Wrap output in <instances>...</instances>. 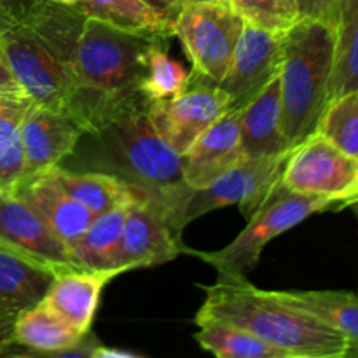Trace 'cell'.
Listing matches in <instances>:
<instances>
[{"label": "cell", "mask_w": 358, "mask_h": 358, "mask_svg": "<svg viewBox=\"0 0 358 358\" xmlns=\"http://www.w3.org/2000/svg\"><path fill=\"white\" fill-rule=\"evenodd\" d=\"M80 170L115 175L145 189L163 205L168 219L182 231L180 212L189 196L182 178V156L159 135L142 93L115 103L93 128L80 136Z\"/></svg>", "instance_id": "cell-1"}, {"label": "cell", "mask_w": 358, "mask_h": 358, "mask_svg": "<svg viewBox=\"0 0 358 358\" xmlns=\"http://www.w3.org/2000/svg\"><path fill=\"white\" fill-rule=\"evenodd\" d=\"M194 320H222L252 332L289 358H346L348 343L315 315L290 306L276 290H262L247 276L222 275L203 287Z\"/></svg>", "instance_id": "cell-2"}, {"label": "cell", "mask_w": 358, "mask_h": 358, "mask_svg": "<svg viewBox=\"0 0 358 358\" xmlns=\"http://www.w3.org/2000/svg\"><path fill=\"white\" fill-rule=\"evenodd\" d=\"M159 35L164 34H135L94 17L84 20L73 52L76 98L69 112L83 133L117 101L140 93L147 56Z\"/></svg>", "instance_id": "cell-3"}, {"label": "cell", "mask_w": 358, "mask_h": 358, "mask_svg": "<svg viewBox=\"0 0 358 358\" xmlns=\"http://www.w3.org/2000/svg\"><path fill=\"white\" fill-rule=\"evenodd\" d=\"M282 45V128L292 149L317 131L327 105L336 55L334 24L320 17H299L283 34Z\"/></svg>", "instance_id": "cell-4"}, {"label": "cell", "mask_w": 358, "mask_h": 358, "mask_svg": "<svg viewBox=\"0 0 358 358\" xmlns=\"http://www.w3.org/2000/svg\"><path fill=\"white\" fill-rule=\"evenodd\" d=\"M339 208H343L341 203L334 199L294 192L278 180L268 198L248 217L245 229L229 245L213 252L185 248V254L196 255L222 275L247 276L257 266L269 241L282 236L315 213Z\"/></svg>", "instance_id": "cell-5"}, {"label": "cell", "mask_w": 358, "mask_h": 358, "mask_svg": "<svg viewBox=\"0 0 358 358\" xmlns=\"http://www.w3.org/2000/svg\"><path fill=\"white\" fill-rule=\"evenodd\" d=\"M0 48L20 84L34 103L69 115L76 83L66 63L24 21L0 23Z\"/></svg>", "instance_id": "cell-6"}, {"label": "cell", "mask_w": 358, "mask_h": 358, "mask_svg": "<svg viewBox=\"0 0 358 358\" xmlns=\"http://www.w3.org/2000/svg\"><path fill=\"white\" fill-rule=\"evenodd\" d=\"M245 20L229 0L191 3L171 21V37L180 41L192 72L220 84L229 70Z\"/></svg>", "instance_id": "cell-7"}, {"label": "cell", "mask_w": 358, "mask_h": 358, "mask_svg": "<svg viewBox=\"0 0 358 358\" xmlns=\"http://www.w3.org/2000/svg\"><path fill=\"white\" fill-rule=\"evenodd\" d=\"M280 182L301 194L341 203L358 196V159L315 131L290 149Z\"/></svg>", "instance_id": "cell-8"}, {"label": "cell", "mask_w": 358, "mask_h": 358, "mask_svg": "<svg viewBox=\"0 0 358 358\" xmlns=\"http://www.w3.org/2000/svg\"><path fill=\"white\" fill-rule=\"evenodd\" d=\"M289 152L290 150L275 156L243 157L236 166L227 170L208 185L191 189L182 205V227L205 213L233 205H236L248 219L280 180Z\"/></svg>", "instance_id": "cell-9"}, {"label": "cell", "mask_w": 358, "mask_h": 358, "mask_svg": "<svg viewBox=\"0 0 358 358\" xmlns=\"http://www.w3.org/2000/svg\"><path fill=\"white\" fill-rule=\"evenodd\" d=\"M227 108H231V100L226 91L194 72H191L187 87L177 96L149 101L154 126L180 156Z\"/></svg>", "instance_id": "cell-10"}, {"label": "cell", "mask_w": 358, "mask_h": 358, "mask_svg": "<svg viewBox=\"0 0 358 358\" xmlns=\"http://www.w3.org/2000/svg\"><path fill=\"white\" fill-rule=\"evenodd\" d=\"M185 248L180 231L175 229L161 203L152 194L128 206L117 269L128 273L166 264L185 254Z\"/></svg>", "instance_id": "cell-11"}, {"label": "cell", "mask_w": 358, "mask_h": 358, "mask_svg": "<svg viewBox=\"0 0 358 358\" xmlns=\"http://www.w3.org/2000/svg\"><path fill=\"white\" fill-rule=\"evenodd\" d=\"M283 34L262 30L245 21L229 70L219 84L231 100V107H243L282 69Z\"/></svg>", "instance_id": "cell-12"}, {"label": "cell", "mask_w": 358, "mask_h": 358, "mask_svg": "<svg viewBox=\"0 0 358 358\" xmlns=\"http://www.w3.org/2000/svg\"><path fill=\"white\" fill-rule=\"evenodd\" d=\"M0 245L56 271L80 268L72 248L63 243L37 212L14 192H0Z\"/></svg>", "instance_id": "cell-13"}, {"label": "cell", "mask_w": 358, "mask_h": 358, "mask_svg": "<svg viewBox=\"0 0 358 358\" xmlns=\"http://www.w3.org/2000/svg\"><path fill=\"white\" fill-rule=\"evenodd\" d=\"M14 343L20 346L16 357H79L93 358L100 339L90 331L79 334L59 317L44 299L21 311L14 320Z\"/></svg>", "instance_id": "cell-14"}, {"label": "cell", "mask_w": 358, "mask_h": 358, "mask_svg": "<svg viewBox=\"0 0 358 358\" xmlns=\"http://www.w3.org/2000/svg\"><path fill=\"white\" fill-rule=\"evenodd\" d=\"M80 136L83 129L70 115L30 101L21 121L23 178L59 166L63 159L72 156Z\"/></svg>", "instance_id": "cell-15"}, {"label": "cell", "mask_w": 358, "mask_h": 358, "mask_svg": "<svg viewBox=\"0 0 358 358\" xmlns=\"http://www.w3.org/2000/svg\"><path fill=\"white\" fill-rule=\"evenodd\" d=\"M240 115L241 108H227L182 154V178L189 187H205L243 159Z\"/></svg>", "instance_id": "cell-16"}, {"label": "cell", "mask_w": 358, "mask_h": 358, "mask_svg": "<svg viewBox=\"0 0 358 358\" xmlns=\"http://www.w3.org/2000/svg\"><path fill=\"white\" fill-rule=\"evenodd\" d=\"M13 192L28 203L48 224L49 229L70 248L83 238L96 217L77 199L66 194L49 170L23 178Z\"/></svg>", "instance_id": "cell-17"}, {"label": "cell", "mask_w": 358, "mask_h": 358, "mask_svg": "<svg viewBox=\"0 0 358 358\" xmlns=\"http://www.w3.org/2000/svg\"><path fill=\"white\" fill-rule=\"evenodd\" d=\"M119 275L122 273L117 269H62L56 273L44 303L84 336L93 327L101 292Z\"/></svg>", "instance_id": "cell-18"}, {"label": "cell", "mask_w": 358, "mask_h": 358, "mask_svg": "<svg viewBox=\"0 0 358 358\" xmlns=\"http://www.w3.org/2000/svg\"><path fill=\"white\" fill-rule=\"evenodd\" d=\"M240 108L241 150L245 157L275 156L290 150L282 128L280 73Z\"/></svg>", "instance_id": "cell-19"}, {"label": "cell", "mask_w": 358, "mask_h": 358, "mask_svg": "<svg viewBox=\"0 0 358 358\" xmlns=\"http://www.w3.org/2000/svg\"><path fill=\"white\" fill-rule=\"evenodd\" d=\"M56 269L0 245V317L16 320L21 311L41 303Z\"/></svg>", "instance_id": "cell-20"}, {"label": "cell", "mask_w": 358, "mask_h": 358, "mask_svg": "<svg viewBox=\"0 0 358 358\" xmlns=\"http://www.w3.org/2000/svg\"><path fill=\"white\" fill-rule=\"evenodd\" d=\"M59 187L72 196L73 199L86 206L94 215L131 205L138 199L147 198L150 192L133 185L115 175L94 170H70V168L55 166L49 170Z\"/></svg>", "instance_id": "cell-21"}, {"label": "cell", "mask_w": 358, "mask_h": 358, "mask_svg": "<svg viewBox=\"0 0 358 358\" xmlns=\"http://www.w3.org/2000/svg\"><path fill=\"white\" fill-rule=\"evenodd\" d=\"M280 299L331 325L348 343L346 357L358 358V292L352 290H280Z\"/></svg>", "instance_id": "cell-22"}, {"label": "cell", "mask_w": 358, "mask_h": 358, "mask_svg": "<svg viewBox=\"0 0 358 358\" xmlns=\"http://www.w3.org/2000/svg\"><path fill=\"white\" fill-rule=\"evenodd\" d=\"M332 24L336 55L327 103L358 90V0H334Z\"/></svg>", "instance_id": "cell-23"}, {"label": "cell", "mask_w": 358, "mask_h": 358, "mask_svg": "<svg viewBox=\"0 0 358 358\" xmlns=\"http://www.w3.org/2000/svg\"><path fill=\"white\" fill-rule=\"evenodd\" d=\"M128 206L108 210L94 217L79 241L72 247L73 257L83 269H117ZM121 271V269H117ZM122 273V271H121Z\"/></svg>", "instance_id": "cell-24"}, {"label": "cell", "mask_w": 358, "mask_h": 358, "mask_svg": "<svg viewBox=\"0 0 358 358\" xmlns=\"http://www.w3.org/2000/svg\"><path fill=\"white\" fill-rule=\"evenodd\" d=\"M194 339L205 352L220 358H289L285 352L252 332L222 320H194Z\"/></svg>", "instance_id": "cell-25"}, {"label": "cell", "mask_w": 358, "mask_h": 358, "mask_svg": "<svg viewBox=\"0 0 358 358\" xmlns=\"http://www.w3.org/2000/svg\"><path fill=\"white\" fill-rule=\"evenodd\" d=\"M30 101L24 94L0 93V192H13L23 178L21 121Z\"/></svg>", "instance_id": "cell-26"}, {"label": "cell", "mask_w": 358, "mask_h": 358, "mask_svg": "<svg viewBox=\"0 0 358 358\" xmlns=\"http://www.w3.org/2000/svg\"><path fill=\"white\" fill-rule=\"evenodd\" d=\"M77 9L86 17H94L126 31L170 35V24L145 0H79Z\"/></svg>", "instance_id": "cell-27"}, {"label": "cell", "mask_w": 358, "mask_h": 358, "mask_svg": "<svg viewBox=\"0 0 358 358\" xmlns=\"http://www.w3.org/2000/svg\"><path fill=\"white\" fill-rule=\"evenodd\" d=\"M168 35H159L154 41L147 56L145 76L140 84V93L149 101L168 100L187 87L191 73L180 62L171 58L164 48Z\"/></svg>", "instance_id": "cell-28"}, {"label": "cell", "mask_w": 358, "mask_h": 358, "mask_svg": "<svg viewBox=\"0 0 358 358\" xmlns=\"http://www.w3.org/2000/svg\"><path fill=\"white\" fill-rule=\"evenodd\" d=\"M317 131L343 152L358 159V90L325 105Z\"/></svg>", "instance_id": "cell-29"}, {"label": "cell", "mask_w": 358, "mask_h": 358, "mask_svg": "<svg viewBox=\"0 0 358 358\" xmlns=\"http://www.w3.org/2000/svg\"><path fill=\"white\" fill-rule=\"evenodd\" d=\"M247 23L273 34H285L297 20L294 0H229Z\"/></svg>", "instance_id": "cell-30"}, {"label": "cell", "mask_w": 358, "mask_h": 358, "mask_svg": "<svg viewBox=\"0 0 358 358\" xmlns=\"http://www.w3.org/2000/svg\"><path fill=\"white\" fill-rule=\"evenodd\" d=\"M301 17H320L332 21L334 0H294Z\"/></svg>", "instance_id": "cell-31"}, {"label": "cell", "mask_w": 358, "mask_h": 358, "mask_svg": "<svg viewBox=\"0 0 358 358\" xmlns=\"http://www.w3.org/2000/svg\"><path fill=\"white\" fill-rule=\"evenodd\" d=\"M37 0H0V23L21 21Z\"/></svg>", "instance_id": "cell-32"}, {"label": "cell", "mask_w": 358, "mask_h": 358, "mask_svg": "<svg viewBox=\"0 0 358 358\" xmlns=\"http://www.w3.org/2000/svg\"><path fill=\"white\" fill-rule=\"evenodd\" d=\"M0 93L3 94H24L21 91L20 84L14 79V73L10 70L9 63H7L6 55H3L2 48H0ZM27 96V94H24Z\"/></svg>", "instance_id": "cell-33"}, {"label": "cell", "mask_w": 358, "mask_h": 358, "mask_svg": "<svg viewBox=\"0 0 358 358\" xmlns=\"http://www.w3.org/2000/svg\"><path fill=\"white\" fill-rule=\"evenodd\" d=\"M168 24H171V21L175 20L178 13V0H145Z\"/></svg>", "instance_id": "cell-34"}, {"label": "cell", "mask_w": 358, "mask_h": 358, "mask_svg": "<svg viewBox=\"0 0 358 358\" xmlns=\"http://www.w3.org/2000/svg\"><path fill=\"white\" fill-rule=\"evenodd\" d=\"M14 345V320L0 317V357H6Z\"/></svg>", "instance_id": "cell-35"}, {"label": "cell", "mask_w": 358, "mask_h": 358, "mask_svg": "<svg viewBox=\"0 0 358 358\" xmlns=\"http://www.w3.org/2000/svg\"><path fill=\"white\" fill-rule=\"evenodd\" d=\"M142 355L140 353H133V352H126V350H119V348H108L101 343L100 346L94 352L93 358H140Z\"/></svg>", "instance_id": "cell-36"}, {"label": "cell", "mask_w": 358, "mask_h": 358, "mask_svg": "<svg viewBox=\"0 0 358 358\" xmlns=\"http://www.w3.org/2000/svg\"><path fill=\"white\" fill-rule=\"evenodd\" d=\"M205 2H219V0H178V7L191 6V3H205Z\"/></svg>", "instance_id": "cell-37"}, {"label": "cell", "mask_w": 358, "mask_h": 358, "mask_svg": "<svg viewBox=\"0 0 358 358\" xmlns=\"http://www.w3.org/2000/svg\"><path fill=\"white\" fill-rule=\"evenodd\" d=\"M346 206H348V208H352V210H353V213H355L357 219H358V196H357V198L350 199L348 205H346Z\"/></svg>", "instance_id": "cell-38"}, {"label": "cell", "mask_w": 358, "mask_h": 358, "mask_svg": "<svg viewBox=\"0 0 358 358\" xmlns=\"http://www.w3.org/2000/svg\"><path fill=\"white\" fill-rule=\"evenodd\" d=\"M55 3H62V6H77L79 0H51Z\"/></svg>", "instance_id": "cell-39"}]
</instances>
